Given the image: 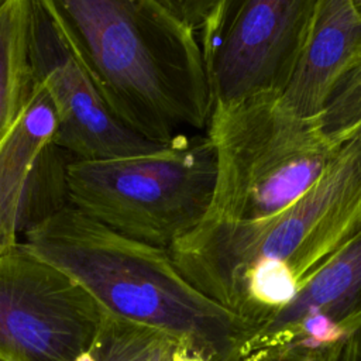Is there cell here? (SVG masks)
I'll return each instance as SVG.
<instances>
[{
    "label": "cell",
    "mask_w": 361,
    "mask_h": 361,
    "mask_svg": "<svg viewBox=\"0 0 361 361\" xmlns=\"http://www.w3.org/2000/svg\"><path fill=\"white\" fill-rule=\"evenodd\" d=\"M360 52L361 14L354 0H316L283 99L299 114L317 117L330 89Z\"/></svg>",
    "instance_id": "cell-11"
},
{
    "label": "cell",
    "mask_w": 361,
    "mask_h": 361,
    "mask_svg": "<svg viewBox=\"0 0 361 361\" xmlns=\"http://www.w3.org/2000/svg\"><path fill=\"white\" fill-rule=\"evenodd\" d=\"M175 345L157 330L104 313L93 345L79 361H171Z\"/></svg>",
    "instance_id": "cell-13"
},
{
    "label": "cell",
    "mask_w": 361,
    "mask_h": 361,
    "mask_svg": "<svg viewBox=\"0 0 361 361\" xmlns=\"http://www.w3.org/2000/svg\"><path fill=\"white\" fill-rule=\"evenodd\" d=\"M360 233L361 124L281 213L258 221L200 223L168 250L196 288L258 324L289 305Z\"/></svg>",
    "instance_id": "cell-1"
},
{
    "label": "cell",
    "mask_w": 361,
    "mask_h": 361,
    "mask_svg": "<svg viewBox=\"0 0 361 361\" xmlns=\"http://www.w3.org/2000/svg\"><path fill=\"white\" fill-rule=\"evenodd\" d=\"M116 319L157 330L204 361H237L248 324L196 288L168 248L127 237L66 204L23 234Z\"/></svg>",
    "instance_id": "cell-3"
},
{
    "label": "cell",
    "mask_w": 361,
    "mask_h": 361,
    "mask_svg": "<svg viewBox=\"0 0 361 361\" xmlns=\"http://www.w3.org/2000/svg\"><path fill=\"white\" fill-rule=\"evenodd\" d=\"M103 316L82 286L21 243L0 254V360L79 361Z\"/></svg>",
    "instance_id": "cell-7"
},
{
    "label": "cell",
    "mask_w": 361,
    "mask_h": 361,
    "mask_svg": "<svg viewBox=\"0 0 361 361\" xmlns=\"http://www.w3.org/2000/svg\"><path fill=\"white\" fill-rule=\"evenodd\" d=\"M196 32L219 0H162Z\"/></svg>",
    "instance_id": "cell-16"
},
{
    "label": "cell",
    "mask_w": 361,
    "mask_h": 361,
    "mask_svg": "<svg viewBox=\"0 0 361 361\" xmlns=\"http://www.w3.org/2000/svg\"><path fill=\"white\" fill-rule=\"evenodd\" d=\"M216 178L207 135L180 133L137 155L69 159V204L140 241L169 248L207 214Z\"/></svg>",
    "instance_id": "cell-5"
},
{
    "label": "cell",
    "mask_w": 361,
    "mask_h": 361,
    "mask_svg": "<svg viewBox=\"0 0 361 361\" xmlns=\"http://www.w3.org/2000/svg\"><path fill=\"white\" fill-rule=\"evenodd\" d=\"M171 361H204L200 355L192 353L190 350H188L186 347L182 345H175Z\"/></svg>",
    "instance_id": "cell-17"
},
{
    "label": "cell",
    "mask_w": 361,
    "mask_h": 361,
    "mask_svg": "<svg viewBox=\"0 0 361 361\" xmlns=\"http://www.w3.org/2000/svg\"><path fill=\"white\" fill-rule=\"evenodd\" d=\"M354 3H355L357 10H358V11H360V14H361V0H354Z\"/></svg>",
    "instance_id": "cell-18"
},
{
    "label": "cell",
    "mask_w": 361,
    "mask_h": 361,
    "mask_svg": "<svg viewBox=\"0 0 361 361\" xmlns=\"http://www.w3.org/2000/svg\"><path fill=\"white\" fill-rule=\"evenodd\" d=\"M113 116L164 145L213 109L197 32L162 0H34Z\"/></svg>",
    "instance_id": "cell-2"
},
{
    "label": "cell",
    "mask_w": 361,
    "mask_h": 361,
    "mask_svg": "<svg viewBox=\"0 0 361 361\" xmlns=\"http://www.w3.org/2000/svg\"><path fill=\"white\" fill-rule=\"evenodd\" d=\"M31 3L30 63L34 83L55 111V145L71 159L120 158L161 147L113 116L52 21Z\"/></svg>",
    "instance_id": "cell-8"
},
{
    "label": "cell",
    "mask_w": 361,
    "mask_h": 361,
    "mask_svg": "<svg viewBox=\"0 0 361 361\" xmlns=\"http://www.w3.org/2000/svg\"><path fill=\"white\" fill-rule=\"evenodd\" d=\"M204 134L216 178L202 223L258 221L281 213L317 180L343 144L279 92L214 103Z\"/></svg>",
    "instance_id": "cell-4"
},
{
    "label": "cell",
    "mask_w": 361,
    "mask_h": 361,
    "mask_svg": "<svg viewBox=\"0 0 361 361\" xmlns=\"http://www.w3.org/2000/svg\"><path fill=\"white\" fill-rule=\"evenodd\" d=\"M55 131L52 104L34 83L28 103L0 142V254L14 248L18 237L37 224L34 178Z\"/></svg>",
    "instance_id": "cell-10"
},
{
    "label": "cell",
    "mask_w": 361,
    "mask_h": 361,
    "mask_svg": "<svg viewBox=\"0 0 361 361\" xmlns=\"http://www.w3.org/2000/svg\"><path fill=\"white\" fill-rule=\"evenodd\" d=\"M317 121L340 144L361 124V52L330 89Z\"/></svg>",
    "instance_id": "cell-14"
},
{
    "label": "cell",
    "mask_w": 361,
    "mask_h": 361,
    "mask_svg": "<svg viewBox=\"0 0 361 361\" xmlns=\"http://www.w3.org/2000/svg\"><path fill=\"white\" fill-rule=\"evenodd\" d=\"M31 11V0H0V142L20 117L34 87Z\"/></svg>",
    "instance_id": "cell-12"
},
{
    "label": "cell",
    "mask_w": 361,
    "mask_h": 361,
    "mask_svg": "<svg viewBox=\"0 0 361 361\" xmlns=\"http://www.w3.org/2000/svg\"><path fill=\"white\" fill-rule=\"evenodd\" d=\"M314 6L316 0H219L197 30L213 104L283 93Z\"/></svg>",
    "instance_id": "cell-6"
},
{
    "label": "cell",
    "mask_w": 361,
    "mask_h": 361,
    "mask_svg": "<svg viewBox=\"0 0 361 361\" xmlns=\"http://www.w3.org/2000/svg\"><path fill=\"white\" fill-rule=\"evenodd\" d=\"M262 361H361V329L330 345L292 348Z\"/></svg>",
    "instance_id": "cell-15"
},
{
    "label": "cell",
    "mask_w": 361,
    "mask_h": 361,
    "mask_svg": "<svg viewBox=\"0 0 361 361\" xmlns=\"http://www.w3.org/2000/svg\"><path fill=\"white\" fill-rule=\"evenodd\" d=\"M361 329V233L244 340L237 361H262L292 348L334 344Z\"/></svg>",
    "instance_id": "cell-9"
},
{
    "label": "cell",
    "mask_w": 361,
    "mask_h": 361,
    "mask_svg": "<svg viewBox=\"0 0 361 361\" xmlns=\"http://www.w3.org/2000/svg\"><path fill=\"white\" fill-rule=\"evenodd\" d=\"M0 361H3V360H0Z\"/></svg>",
    "instance_id": "cell-19"
}]
</instances>
